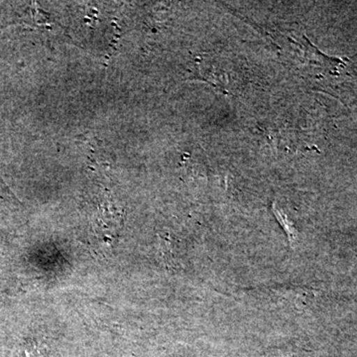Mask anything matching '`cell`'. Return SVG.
Returning <instances> with one entry per match:
<instances>
[{"instance_id":"obj_1","label":"cell","mask_w":357,"mask_h":357,"mask_svg":"<svg viewBox=\"0 0 357 357\" xmlns=\"http://www.w3.org/2000/svg\"><path fill=\"white\" fill-rule=\"evenodd\" d=\"M275 293L279 300L299 312L309 310L316 302L319 294L316 289L307 287L278 289Z\"/></svg>"},{"instance_id":"obj_2","label":"cell","mask_w":357,"mask_h":357,"mask_svg":"<svg viewBox=\"0 0 357 357\" xmlns=\"http://www.w3.org/2000/svg\"><path fill=\"white\" fill-rule=\"evenodd\" d=\"M274 213L275 215H276V218H278L279 222H280L283 229H285L286 234H287L289 243H290V245L294 248L296 241H297L298 236H299V234H298L297 229H295L293 223L288 220L287 215H285L283 213H281V211L277 210V208H274Z\"/></svg>"}]
</instances>
